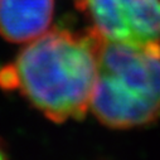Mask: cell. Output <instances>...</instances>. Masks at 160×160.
<instances>
[{
  "label": "cell",
  "instance_id": "4",
  "mask_svg": "<svg viewBox=\"0 0 160 160\" xmlns=\"http://www.w3.org/2000/svg\"><path fill=\"white\" fill-rule=\"evenodd\" d=\"M53 0H0V35L12 43L32 42L49 28Z\"/></svg>",
  "mask_w": 160,
  "mask_h": 160
},
{
  "label": "cell",
  "instance_id": "3",
  "mask_svg": "<svg viewBox=\"0 0 160 160\" xmlns=\"http://www.w3.org/2000/svg\"><path fill=\"white\" fill-rule=\"evenodd\" d=\"M77 7L103 41L160 46V0H81Z\"/></svg>",
  "mask_w": 160,
  "mask_h": 160
},
{
  "label": "cell",
  "instance_id": "6",
  "mask_svg": "<svg viewBox=\"0 0 160 160\" xmlns=\"http://www.w3.org/2000/svg\"><path fill=\"white\" fill-rule=\"evenodd\" d=\"M76 2H77V3H79V2H81V0H76Z\"/></svg>",
  "mask_w": 160,
  "mask_h": 160
},
{
  "label": "cell",
  "instance_id": "5",
  "mask_svg": "<svg viewBox=\"0 0 160 160\" xmlns=\"http://www.w3.org/2000/svg\"><path fill=\"white\" fill-rule=\"evenodd\" d=\"M0 160H9V156H8V152L4 148V145L0 141Z\"/></svg>",
  "mask_w": 160,
  "mask_h": 160
},
{
  "label": "cell",
  "instance_id": "1",
  "mask_svg": "<svg viewBox=\"0 0 160 160\" xmlns=\"http://www.w3.org/2000/svg\"><path fill=\"white\" fill-rule=\"evenodd\" d=\"M102 38L56 28L29 42L14 64L0 72V85L17 88L57 124L81 120L91 106Z\"/></svg>",
  "mask_w": 160,
  "mask_h": 160
},
{
  "label": "cell",
  "instance_id": "2",
  "mask_svg": "<svg viewBox=\"0 0 160 160\" xmlns=\"http://www.w3.org/2000/svg\"><path fill=\"white\" fill-rule=\"evenodd\" d=\"M92 113L111 129L160 120V46H129L102 39Z\"/></svg>",
  "mask_w": 160,
  "mask_h": 160
}]
</instances>
